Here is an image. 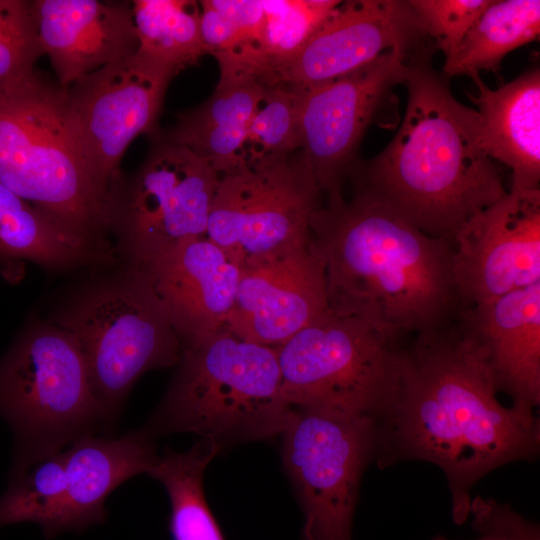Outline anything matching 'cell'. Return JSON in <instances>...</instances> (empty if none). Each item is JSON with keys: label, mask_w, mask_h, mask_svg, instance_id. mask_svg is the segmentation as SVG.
Returning <instances> with one entry per match:
<instances>
[{"label": "cell", "mask_w": 540, "mask_h": 540, "mask_svg": "<svg viewBox=\"0 0 540 540\" xmlns=\"http://www.w3.org/2000/svg\"><path fill=\"white\" fill-rule=\"evenodd\" d=\"M309 225L329 310L400 336L442 327L467 309L453 275L454 244L424 233L370 193L328 196Z\"/></svg>", "instance_id": "cell-2"}, {"label": "cell", "mask_w": 540, "mask_h": 540, "mask_svg": "<svg viewBox=\"0 0 540 540\" xmlns=\"http://www.w3.org/2000/svg\"><path fill=\"white\" fill-rule=\"evenodd\" d=\"M414 56L390 50L337 79L296 93L300 148L311 164L321 193H342L358 162L368 127L392 108L394 88L404 84ZM288 86V85H287Z\"/></svg>", "instance_id": "cell-12"}, {"label": "cell", "mask_w": 540, "mask_h": 540, "mask_svg": "<svg viewBox=\"0 0 540 540\" xmlns=\"http://www.w3.org/2000/svg\"><path fill=\"white\" fill-rule=\"evenodd\" d=\"M477 95L479 139L494 162L512 171V191L540 189V70L521 74L496 90L481 79H472Z\"/></svg>", "instance_id": "cell-21"}, {"label": "cell", "mask_w": 540, "mask_h": 540, "mask_svg": "<svg viewBox=\"0 0 540 540\" xmlns=\"http://www.w3.org/2000/svg\"><path fill=\"white\" fill-rule=\"evenodd\" d=\"M78 344L108 430L135 381L180 360V339L159 299L134 268L82 294L57 319Z\"/></svg>", "instance_id": "cell-8"}, {"label": "cell", "mask_w": 540, "mask_h": 540, "mask_svg": "<svg viewBox=\"0 0 540 540\" xmlns=\"http://www.w3.org/2000/svg\"><path fill=\"white\" fill-rule=\"evenodd\" d=\"M453 275L466 308L540 282V189L509 190L454 240Z\"/></svg>", "instance_id": "cell-15"}, {"label": "cell", "mask_w": 540, "mask_h": 540, "mask_svg": "<svg viewBox=\"0 0 540 540\" xmlns=\"http://www.w3.org/2000/svg\"><path fill=\"white\" fill-rule=\"evenodd\" d=\"M138 51L178 72L206 54L200 36L199 4L190 0H134Z\"/></svg>", "instance_id": "cell-26"}, {"label": "cell", "mask_w": 540, "mask_h": 540, "mask_svg": "<svg viewBox=\"0 0 540 540\" xmlns=\"http://www.w3.org/2000/svg\"><path fill=\"white\" fill-rule=\"evenodd\" d=\"M66 485L64 451L10 472L0 496V528L33 522L43 528L56 510Z\"/></svg>", "instance_id": "cell-28"}, {"label": "cell", "mask_w": 540, "mask_h": 540, "mask_svg": "<svg viewBox=\"0 0 540 540\" xmlns=\"http://www.w3.org/2000/svg\"><path fill=\"white\" fill-rule=\"evenodd\" d=\"M181 365L147 429L194 432L217 443L282 433L292 408L281 393L275 347L226 328L181 349ZM221 445V444H220Z\"/></svg>", "instance_id": "cell-5"}, {"label": "cell", "mask_w": 540, "mask_h": 540, "mask_svg": "<svg viewBox=\"0 0 540 540\" xmlns=\"http://www.w3.org/2000/svg\"><path fill=\"white\" fill-rule=\"evenodd\" d=\"M433 54L410 59L400 128L380 153L358 161L349 179L424 233L454 244L468 220L507 190L481 147L477 110L454 98Z\"/></svg>", "instance_id": "cell-3"}, {"label": "cell", "mask_w": 540, "mask_h": 540, "mask_svg": "<svg viewBox=\"0 0 540 540\" xmlns=\"http://www.w3.org/2000/svg\"><path fill=\"white\" fill-rule=\"evenodd\" d=\"M220 80L212 96L177 115L158 136L207 160L219 177L242 168V145L248 125L270 85L234 65L219 64Z\"/></svg>", "instance_id": "cell-22"}, {"label": "cell", "mask_w": 540, "mask_h": 540, "mask_svg": "<svg viewBox=\"0 0 540 540\" xmlns=\"http://www.w3.org/2000/svg\"><path fill=\"white\" fill-rule=\"evenodd\" d=\"M97 253V247L62 229L0 182V257L66 267Z\"/></svg>", "instance_id": "cell-24"}, {"label": "cell", "mask_w": 540, "mask_h": 540, "mask_svg": "<svg viewBox=\"0 0 540 540\" xmlns=\"http://www.w3.org/2000/svg\"><path fill=\"white\" fill-rule=\"evenodd\" d=\"M540 32L539 0H492L469 29L442 73L447 77L497 73L503 58L513 50L535 41Z\"/></svg>", "instance_id": "cell-23"}, {"label": "cell", "mask_w": 540, "mask_h": 540, "mask_svg": "<svg viewBox=\"0 0 540 540\" xmlns=\"http://www.w3.org/2000/svg\"><path fill=\"white\" fill-rule=\"evenodd\" d=\"M200 36L206 54L233 53L246 48L257 49V43L209 0L199 2Z\"/></svg>", "instance_id": "cell-33"}, {"label": "cell", "mask_w": 540, "mask_h": 540, "mask_svg": "<svg viewBox=\"0 0 540 540\" xmlns=\"http://www.w3.org/2000/svg\"><path fill=\"white\" fill-rule=\"evenodd\" d=\"M157 132L136 172L128 180L123 176L114 208L113 228L121 231L134 264L205 236L219 180L207 160Z\"/></svg>", "instance_id": "cell-11"}, {"label": "cell", "mask_w": 540, "mask_h": 540, "mask_svg": "<svg viewBox=\"0 0 540 540\" xmlns=\"http://www.w3.org/2000/svg\"><path fill=\"white\" fill-rule=\"evenodd\" d=\"M164 307L181 349L225 326L242 266L206 236L180 241L135 263Z\"/></svg>", "instance_id": "cell-17"}, {"label": "cell", "mask_w": 540, "mask_h": 540, "mask_svg": "<svg viewBox=\"0 0 540 540\" xmlns=\"http://www.w3.org/2000/svg\"><path fill=\"white\" fill-rule=\"evenodd\" d=\"M476 533L472 540H540V528L509 504L483 496L472 497L468 519ZM432 540H451L437 535Z\"/></svg>", "instance_id": "cell-32"}, {"label": "cell", "mask_w": 540, "mask_h": 540, "mask_svg": "<svg viewBox=\"0 0 540 540\" xmlns=\"http://www.w3.org/2000/svg\"><path fill=\"white\" fill-rule=\"evenodd\" d=\"M390 50L415 56L437 50L407 0L342 1L280 67L274 84L305 89L347 75Z\"/></svg>", "instance_id": "cell-14"}, {"label": "cell", "mask_w": 540, "mask_h": 540, "mask_svg": "<svg viewBox=\"0 0 540 540\" xmlns=\"http://www.w3.org/2000/svg\"><path fill=\"white\" fill-rule=\"evenodd\" d=\"M0 182L94 246L113 228L115 198L96 173L66 88L37 70L0 85Z\"/></svg>", "instance_id": "cell-4"}, {"label": "cell", "mask_w": 540, "mask_h": 540, "mask_svg": "<svg viewBox=\"0 0 540 540\" xmlns=\"http://www.w3.org/2000/svg\"><path fill=\"white\" fill-rule=\"evenodd\" d=\"M0 416L14 436L17 471L103 427L87 366L57 325L30 328L0 360Z\"/></svg>", "instance_id": "cell-6"}, {"label": "cell", "mask_w": 540, "mask_h": 540, "mask_svg": "<svg viewBox=\"0 0 540 540\" xmlns=\"http://www.w3.org/2000/svg\"><path fill=\"white\" fill-rule=\"evenodd\" d=\"M436 49L448 58L492 0H408Z\"/></svg>", "instance_id": "cell-31"}, {"label": "cell", "mask_w": 540, "mask_h": 540, "mask_svg": "<svg viewBox=\"0 0 540 540\" xmlns=\"http://www.w3.org/2000/svg\"><path fill=\"white\" fill-rule=\"evenodd\" d=\"M321 194L302 149L222 175L205 236L244 267L307 244Z\"/></svg>", "instance_id": "cell-9"}, {"label": "cell", "mask_w": 540, "mask_h": 540, "mask_svg": "<svg viewBox=\"0 0 540 540\" xmlns=\"http://www.w3.org/2000/svg\"><path fill=\"white\" fill-rule=\"evenodd\" d=\"M341 2L263 0L264 23L255 61L270 84L274 73L299 52Z\"/></svg>", "instance_id": "cell-27"}, {"label": "cell", "mask_w": 540, "mask_h": 540, "mask_svg": "<svg viewBox=\"0 0 540 540\" xmlns=\"http://www.w3.org/2000/svg\"><path fill=\"white\" fill-rule=\"evenodd\" d=\"M399 338L328 309L275 347L284 400L294 409L376 420L395 386Z\"/></svg>", "instance_id": "cell-7"}, {"label": "cell", "mask_w": 540, "mask_h": 540, "mask_svg": "<svg viewBox=\"0 0 540 540\" xmlns=\"http://www.w3.org/2000/svg\"><path fill=\"white\" fill-rule=\"evenodd\" d=\"M281 434L305 515L304 540H352L361 475L376 455V420L292 408Z\"/></svg>", "instance_id": "cell-10"}, {"label": "cell", "mask_w": 540, "mask_h": 540, "mask_svg": "<svg viewBox=\"0 0 540 540\" xmlns=\"http://www.w3.org/2000/svg\"><path fill=\"white\" fill-rule=\"evenodd\" d=\"M178 73L137 50L66 88L96 173L115 198L125 151L138 135L158 131L167 88Z\"/></svg>", "instance_id": "cell-13"}, {"label": "cell", "mask_w": 540, "mask_h": 540, "mask_svg": "<svg viewBox=\"0 0 540 540\" xmlns=\"http://www.w3.org/2000/svg\"><path fill=\"white\" fill-rule=\"evenodd\" d=\"M327 310L324 265L309 241L242 267L224 328L242 340L277 347Z\"/></svg>", "instance_id": "cell-16"}, {"label": "cell", "mask_w": 540, "mask_h": 540, "mask_svg": "<svg viewBox=\"0 0 540 540\" xmlns=\"http://www.w3.org/2000/svg\"><path fill=\"white\" fill-rule=\"evenodd\" d=\"M34 1L43 52L64 88L139 48L128 2Z\"/></svg>", "instance_id": "cell-18"}, {"label": "cell", "mask_w": 540, "mask_h": 540, "mask_svg": "<svg viewBox=\"0 0 540 540\" xmlns=\"http://www.w3.org/2000/svg\"><path fill=\"white\" fill-rule=\"evenodd\" d=\"M42 55L35 1L0 0V85L32 75Z\"/></svg>", "instance_id": "cell-30"}, {"label": "cell", "mask_w": 540, "mask_h": 540, "mask_svg": "<svg viewBox=\"0 0 540 540\" xmlns=\"http://www.w3.org/2000/svg\"><path fill=\"white\" fill-rule=\"evenodd\" d=\"M482 347L460 314L400 347L394 389L376 419L377 463L420 460L445 474L452 519H468L472 488L540 449L534 411L506 407Z\"/></svg>", "instance_id": "cell-1"}, {"label": "cell", "mask_w": 540, "mask_h": 540, "mask_svg": "<svg viewBox=\"0 0 540 540\" xmlns=\"http://www.w3.org/2000/svg\"><path fill=\"white\" fill-rule=\"evenodd\" d=\"M211 5L225 14L257 43L264 23L263 0H209Z\"/></svg>", "instance_id": "cell-34"}, {"label": "cell", "mask_w": 540, "mask_h": 540, "mask_svg": "<svg viewBox=\"0 0 540 540\" xmlns=\"http://www.w3.org/2000/svg\"><path fill=\"white\" fill-rule=\"evenodd\" d=\"M462 318L482 347L499 391L512 405L540 403V282L465 309Z\"/></svg>", "instance_id": "cell-20"}, {"label": "cell", "mask_w": 540, "mask_h": 540, "mask_svg": "<svg viewBox=\"0 0 540 540\" xmlns=\"http://www.w3.org/2000/svg\"><path fill=\"white\" fill-rule=\"evenodd\" d=\"M157 455L151 435L134 431L119 438L87 434L64 450L66 485L46 525V538L78 531L106 519L108 496L123 482L147 473Z\"/></svg>", "instance_id": "cell-19"}, {"label": "cell", "mask_w": 540, "mask_h": 540, "mask_svg": "<svg viewBox=\"0 0 540 540\" xmlns=\"http://www.w3.org/2000/svg\"><path fill=\"white\" fill-rule=\"evenodd\" d=\"M220 447L213 440L201 439L186 452L167 449L148 472L168 494L173 540H224L203 490L204 471Z\"/></svg>", "instance_id": "cell-25"}, {"label": "cell", "mask_w": 540, "mask_h": 540, "mask_svg": "<svg viewBox=\"0 0 540 540\" xmlns=\"http://www.w3.org/2000/svg\"><path fill=\"white\" fill-rule=\"evenodd\" d=\"M298 149L301 148L295 90L284 84L270 85L248 125L242 145V168Z\"/></svg>", "instance_id": "cell-29"}]
</instances>
